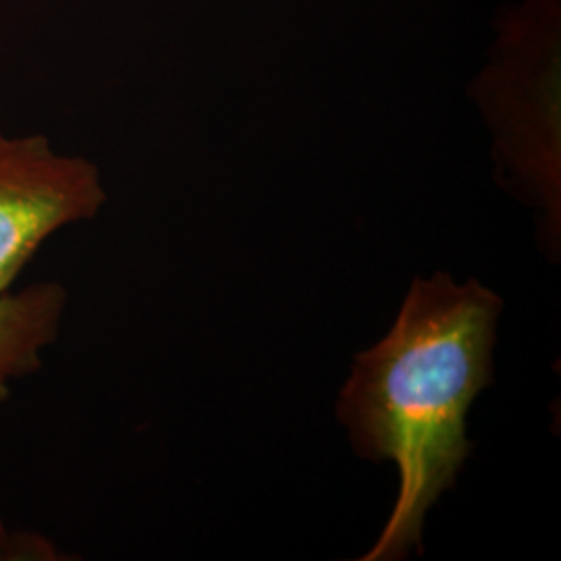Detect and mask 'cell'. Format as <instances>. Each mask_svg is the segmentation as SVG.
<instances>
[{
	"label": "cell",
	"instance_id": "obj_1",
	"mask_svg": "<svg viewBox=\"0 0 561 561\" xmlns=\"http://www.w3.org/2000/svg\"><path fill=\"white\" fill-rule=\"evenodd\" d=\"M503 300L479 280L447 273L414 279L391 331L356 356L337 398V419L356 456L393 461V512L362 561H400L422 551L426 512L454 489L474 445L468 412L493 382Z\"/></svg>",
	"mask_w": 561,
	"mask_h": 561
},
{
	"label": "cell",
	"instance_id": "obj_3",
	"mask_svg": "<svg viewBox=\"0 0 561 561\" xmlns=\"http://www.w3.org/2000/svg\"><path fill=\"white\" fill-rule=\"evenodd\" d=\"M104 204L94 162L60 154L42 134H0V294L20 283L46 241L92 221Z\"/></svg>",
	"mask_w": 561,
	"mask_h": 561
},
{
	"label": "cell",
	"instance_id": "obj_2",
	"mask_svg": "<svg viewBox=\"0 0 561 561\" xmlns=\"http://www.w3.org/2000/svg\"><path fill=\"white\" fill-rule=\"evenodd\" d=\"M468 94L493 134L497 181L541 213L542 248L561 241V0L505 4Z\"/></svg>",
	"mask_w": 561,
	"mask_h": 561
},
{
	"label": "cell",
	"instance_id": "obj_4",
	"mask_svg": "<svg viewBox=\"0 0 561 561\" xmlns=\"http://www.w3.org/2000/svg\"><path fill=\"white\" fill-rule=\"evenodd\" d=\"M69 306L59 280H36L0 294V405L13 385L36 375L57 343Z\"/></svg>",
	"mask_w": 561,
	"mask_h": 561
},
{
	"label": "cell",
	"instance_id": "obj_5",
	"mask_svg": "<svg viewBox=\"0 0 561 561\" xmlns=\"http://www.w3.org/2000/svg\"><path fill=\"white\" fill-rule=\"evenodd\" d=\"M59 549L42 535L15 530L0 512V561H55Z\"/></svg>",
	"mask_w": 561,
	"mask_h": 561
}]
</instances>
